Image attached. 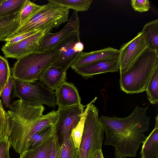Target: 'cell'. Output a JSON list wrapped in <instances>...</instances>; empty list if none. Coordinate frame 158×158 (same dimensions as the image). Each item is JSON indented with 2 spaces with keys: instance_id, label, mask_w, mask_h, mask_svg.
I'll list each match as a JSON object with an SVG mask.
<instances>
[{
  "instance_id": "23",
  "label": "cell",
  "mask_w": 158,
  "mask_h": 158,
  "mask_svg": "<svg viewBox=\"0 0 158 158\" xmlns=\"http://www.w3.org/2000/svg\"><path fill=\"white\" fill-rule=\"evenodd\" d=\"M54 125L48 126L34 134L29 141L27 150L35 148L52 136L54 133Z\"/></svg>"
},
{
  "instance_id": "15",
  "label": "cell",
  "mask_w": 158,
  "mask_h": 158,
  "mask_svg": "<svg viewBox=\"0 0 158 158\" xmlns=\"http://www.w3.org/2000/svg\"><path fill=\"white\" fill-rule=\"evenodd\" d=\"M119 50L108 47L89 52H82L70 67L73 69L101 60L119 57Z\"/></svg>"
},
{
  "instance_id": "30",
  "label": "cell",
  "mask_w": 158,
  "mask_h": 158,
  "mask_svg": "<svg viewBox=\"0 0 158 158\" xmlns=\"http://www.w3.org/2000/svg\"><path fill=\"white\" fill-rule=\"evenodd\" d=\"M11 74L7 60L0 55V86L3 89Z\"/></svg>"
},
{
  "instance_id": "11",
  "label": "cell",
  "mask_w": 158,
  "mask_h": 158,
  "mask_svg": "<svg viewBox=\"0 0 158 158\" xmlns=\"http://www.w3.org/2000/svg\"><path fill=\"white\" fill-rule=\"evenodd\" d=\"M52 30L39 31L14 44H5L1 50L6 57L18 60L29 53L37 51L44 35Z\"/></svg>"
},
{
  "instance_id": "37",
  "label": "cell",
  "mask_w": 158,
  "mask_h": 158,
  "mask_svg": "<svg viewBox=\"0 0 158 158\" xmlns=\"http://www.w3.org/2000/svg\"><path fill=\"white\" fill-rule=\"evenodd\" d=\"M2 90V89L1 88V87L0 86V97L1 95V93Z\"/></svg>"
},
{
  "instance_id": "12",
  "label": "cell",
  "mask_w": 158,
  "mask_h": 158,
  "mask_svg": "<svg viewBox=\"0 0 158 158\" xmlns=\"http://www.w3.org/2000/svg\"><path fill=\"white\" fill-rule=\"evenodd\" d=\"M80 21L78 12L74 11L68 21L59 31L52 33L50 31L44 36L37 51L52 50L59 44L74 33L79 31Z\"/></svg>"
},
{
  "instance_id": "27",
  "label": "cell",
  "mask_w": 158,
  "mask_h": 158,
  "mask_svg": "<svg viewBox=\"0 0 158 158\" xmlns=\"http://www.w3.org/2000/svg\"><path fill=\"white\" fill-rule=\"evenodd\" d=\"M10 117L4 110L0 99V141L8 138L10 130Z\"/></svg>"
},
{
  "instance_id": "34",
  "label": "cell",
  "mask_w": 158,
  "mask_h": 158,
  "mask_svg": "<svg viewBox=\"0 0 158 158\" xmlns=\"http://www.w3.org/2000/svg\"><path fill=\"white\" fill-rule=\"evenodd\" d=\"M57 137L54 142L53 148L49 158H60L61 148L58 141Z\"/></svg>"
},
{
  "instance_id": "3",
  "label": "cell",
  "mask_w": 158,
  "mask_h": 158,
  "mask_svg": "<svg viewBox=\"0 0 158 158\" xmlns=\"http://www.w3.org/2000/svg\"><path fill=\"white\" fill-rule=\"evenodd\" d=\"M158 67V53L149 48L144 50L124 73L120 74V89L127 94L145 91Z\"/></svg>"
},
{
  "instance_id": "18",
  "label": "cell",
  "mask_w": 158,
  "mask_h": 158,
  "mask_svg": "<svg viewBox=\"0 0 158 158\" xmlns=\"http://www.w3.org/2000/svg\"><path fill=\"white\" fill-rule=\"evenodd\" d=\"M140 152L141 158H158V115L155 127L143 142Z\"/></svg>"
},
{
  "instance_id": "32",
  "label": "cell",
  "mask_w": 158,
  "mask_h": 158,
  "mask_svg": "<svg viewBox=\"0 0 158 158\" xmlns=\"http://www.w3.org/2000/svg\"><path fill=\"white\" fill-rule=\"evenodd\" d=\"M10 147L8 138L0 141V158H10L9 152Z\"/></svg>"
},
{
  "instance_id": "33",
  "label": "cell",
  "mask_w": 158,
  "mask_h": 158,
  "mask_svg": "<svg viewBox=\"0 0 158 158\" xmlns=\"http://www.w3.org/2000/svg\"><path fill=\"white\" fill-rule=\"evenodd\" d=\"M38 31H31L14 36L6 41L5 44L8 45L16 43L35 34Z\"/></svg>"
},
{
  "instance_id": "13",
  "label": "cell",
  "mask_w": 158,
  "mask_h": 158,
  "mask_svg": "<svg viewBox=\"0 0 158 158\" xmlns=\"http://www.w3.org/2000/svg\"><path fill=\"white\" fill-rule=\"evenodd\" d=\"M119 57L101 60L76 68L73 70L85 79L91 78L96 74L118 72Z\"/></svg>"
},
{
  "instance_id": "6",
  "label": "cell",
  "mask_w": 158,
  "mask_h": 158,
  "mask_svg": "<svg viewBox=\"0 0 158 158\" xmlns=\"http://www.w3.org/2000/svg\"><path fill=\"white\" fill-rule=\"evenodd\" d=\"M91 103L85 120L84 130L79 148L80 158H91L93 153L102 149L104 129L98 116V110Z\"/></svg>"
},
{
  "instance_id": "10",
  "label": "cell",
  "mask_w": 158,
  "mask_h": 158,
  "mask_svg": "<svg viewBox=\"0 0 158 158\" xmlns=\"http://www.w3.org/2000/svg\"><path fill=\"white\" fill-rule=\"evenodd\" d=\"M149 46L147 39L141 31L131 40L123 44L119 50L120 74L125 73Z\"/></svg>"
},
{
  "instance_id": "31",
  "label": "cell",
  "mask_w": 158,
  "mask_h": 158,
  "mask_svg": "<svg viewBox=\"0 0 158 158\" xmlns=\"http://www.w3.org/2000/svg\"><path fill=\"white\" fill-rule=\"evenodd\" d=\"M131 4L135 11L143 12L148 10L150 8V3L148 0H132Z\"/></svg>"
},
{
  "instance_id": "5",
  "label": "cell",
  "mask_w": 158,
  "mask_h": 158,
  "mask_svg": "<svg viewBox=\"0 0 158 158\" xmlns=\"http://www.w3.org/2000/svg\"><path fill=\"white\" fill-rule=\"evenodd\" d=\"M69 11L68 9L54 4L44 5L39 12L19 28L13 37L33 31L58 28L68 21Z\"/></svg>"
},
{
  "instance_id": "14",
  "label": "cell",
  "mask_w": 158,
  "mask_h": 158,
  "mask_svg": "<svg viewBox=\"0 0 158 158\" xmlns=\"http://www.w3.org/2000/svg\"><path fill=\"white\" fill-rule=\"evenodd\" d=\"M57 105L58 108H62L78 105L81 108L83 106L78 90L73 84L64 81L55 92Z\"/></svg>"
},
{
  "instance_id": "29",
  "label": "cell",
  "mask_w": 158,
  "mask_h": 158,
  "mask_svg": "<svg viewBox=\"0 0 158 158\" xmlns=\"http://www.w3.org/2000/svg\"><path fill=\"white\" fill-rule=\"evenodd\" d=\"M14 79L11 74L8 81L2 89L0 97L2 104L6 108H9L11 105V95L14 86Z\"/></svg>"
},
{
  "instance_id": "20",
  "label": "cell",
  "mask_w": 158,
  "mask_h": 158,
  "mask_svg": "<svg viewBox=\"0 0 158 158\" xmlns=\"http://www.w3.org/2000/svg\"><path fill=\"white\" fill-rule=\"evenodd\" d=\"M149 43L148 48L158 53V19H154L144 25L141 31Z\"/></svg>"
},
{
  "instance_id": "24",
  "label": "cell",
  "mask_w": 158,
  "mask_h": 158,
  "mask_svg": "<svg viewBox=\"0 0 158 158\" xmlns=\"http://www.w3.org/2000/svg\"><path fill=\"white\" fill-rule=\"evenodd\" d=\"M43 6V5H38L30 0H26L19 15L21 26L39 12Z\"/></svg>"
},
{
  "instance_id": "9",
  "label": "cell",
  "mask_w": 158,
  "mask_h": 158,
  "mask_svg": "<svg viewBox=\"0 0 158 158\" xmlns=\"http://www.w3.org/2000/svg\"><path fill=\"white\" fill-rule=\"evenodd\" d=\"M84 110V108L78 105L58 108L54 134L60 146L64 138L71 135L72 130L80 121Z\"/></svg>"
},
{
  "instance_id": "2",
  "label": "cell",
  "mask_w": 158,
  "mask_h": 158,
  "mask_svg": "<svg viewBox=\"0 0 158 158\" xmlns=\"http://www.w3.org/2000/svg\"><path fill=\"white\" fill-rule=\"evenodd\" d=\"M8 110L10 119L8 139L11 143L20 145L28 141L31 129L42 117L44 106L39 103L18 99L11 104Z\"/></svg>"
},
{
  "instance_id": "8",
  "label": "cell",
  "mask_w": 158,
  "mask_h": 158,
  "mask_svg": "<svg viewBox=\"0 0 158 158\" xmlns=\"http://www.w3.org/2000/svg\"><path fill=\"white\" fill-rule=\"evenodd\" d=\"M80 31L72 35L54 48L59 55L51 66L66 72L83 52V44L80 40Z\"/></svg>"
},
{
  "instance_id": "22",
  "label": "cell",
  "mask_w": 158,
  "mask_h": 158,
  "mask_svg": "<svg viewBox=\"0 0 158 158\" xmlns=\"http://www.w3.org/2000/svg\"><path fill=\"white\" fill-rule=\"evenodd\" d=\"M26 0H2L0 4V17L12 15L20 12Z\"/></svg>"
},
{
  "instance_id": "36",
  "label": "cell",
  "mask_w": 158,
  "mask_h": 158,
  "mask_svg": "<svg viewBox=\"0 0 158 158\" xmlns=\"http://www.w3.org/2000/svg\"><path fill=\"white\" fill-rule=\"evenodd\" d=\"M74 158H80V155L78 148H77L76 149V154Z\"/></svg>"
},
{
  "instance_id": "7",
  "label": "cell",
  "mask_w": 158,
  "mask_h": 158,
  "mask_svg": "<svg viewBox=\"0 0 158 158\" xmlns=\"http://www.w3.org/2000/svg\"><path fill=\"white\" fill-rule=\"evenodd\" d=\"M44 85L40 81L31 83L14 79L12 98L55 108L57 105L55 92Z\"/></svg>"
},
{
  "instance_id": "28",
  "label": "cell",
  "mask_w": 158,
  "mask_h": 158,
  "mask_svg": "<svg viewBox=\"0 0 158 158\" xmlns=\"http://www.w3.org/2000/svg\"><path fill=\"white\" fill-rule=\"evenodd\" d=\"M61 146L60 158H74L77 148L75 147L71 135L63 139Z\"/></svg>"
},
{
  "instance_id": "19",
  "label": "cell",
  "mask_w": 158,
  "mask_h": 158,
  "mask_svg": "<svg viewBox=\"0 0 158 158\" xmlns=\"http://www.w3.org/2000/svg\"><path fill=\"white\" fill-rule=\"evenodd\" d=\"M57 138L54 134L36 147L28 150L20 155L19 158H49L53 148L54 142Z\"/></svg>"
},
{
  "instance_id": "21",
  "label": "cell",
  "mask_w": 158,
  "mask_h": 158,
  "mask_svg": "<svg viewBox=\"0 0 158 158\" xmlns=\"http://www.w3.org/2000/svg\"><path fill=\"white\" fill-rule=\"evenodd\" d=\"M92 0H48L49 3L71 9L77 12L88 10Z\"/></svg>"
},
{
  "instance_id": "25",
  "label": "cell",
  "mask_w": 158,
  "mask_h": 158,
  "mask_svg": "<svg viewBox=\"0 0 158 158\" xmlns=\"http://www.w3.org/2000/svg\"><path fill=\"white\" fill-rule=\"evenodd\" d=\"M97 99V98L95 97L86 106V107L81 115L80 121L72 130L71 136L76 148H79L80 147L84 130L85 120L89 107L91 103H94Z\"/></svg>"
},
{
  "instance_id": "16",
  "label": "cell",
  "mask_w": 158,
  "mask_h": 158,
  "mask_svg": "<svg viewBox=\"0 0 158 158\" xmlns=\"http://www.w3.org/2000/svg\"><path fill=\"white\" fill-rule=\"evenodd\" d=\"M66 76V72L51 65L43 70L38 80L48 88L53 91L56 90L65 81Z\"/></svg>"
},
{
  "instance_id": "35",
  "label": "cell",
  "mask_w": 158,
  "mask_h": 158,
  "mask_svg": "<svg viewBox=\"0 0 158 158\" xmlns=\"http://www.w3.org/2000/svg\"><path fill=\"white\" fill-rule=\"evenodd\" d=\"M91 158H104L102 149H98L94 152L92 155Z\"/></svg>"
},
{
  "instance_id": "4",
  "label": "cell",
  "mask_w": 158,
  "mask_h": 158,
  "mask_svg": "<svg viewBox=\"0 0 158 158\" xmlns=\"http://www.w3.org/2000/svg\"><path fill=\"white\" fill-rule=\"evenodd\" d=\"M59 53L55 49L29 53L15 63L11 71L12 76L15 80L34 82L39 80L43 70L51 65Z\"/></svg>"
},
{
  "instance_id": "38",
  "label": "cell",
  "mask_w": 158,
  "mask_h": 158,
  "mask_svg": "<svg viewBox=\"0 0 158 158\" xmlns=\"http://www.w3.org/2000/svg\"><path fill=\"white\" fill-rule=\"evenodd\" d=\"M2 0H0V4H1V3L2 2Z\"/></svg>"
},
{
  "instance_id": "26",
  "label": "cell",
  "mask_w": 158,
  "mask_h": 158,
  "mask_svg": "<svg viewBox=\"0 0 158 158\" xmlns=\"http://www.w3.org/2000/svg\"><path fill=\"white\" fill-rule=\"evenodd\" d=\"M145 91L148 98L152 104H157L158 102V67L152 74Z\"/></svg>"
},
{
  "instance_id": "1",
  "label": "cell",
  "mask_w": 158,
  "mask_h": 158,
  "mask_svg": "<svg viewBox=\"0 0 158 158\" xmlns=\"http://www.w3.org/2000/svg\"><path fill=\"white\" fill-rule=\"evenodd\" d=\"M147 109L137 106L129 116L123 118L104 115L100 118L106 135L104 145L114 147L115 158L136 156L149 129L150 118L146 114Z\"/></svg>"
},
{
  "instance_id": "17",
  "label": "cell",
  "mask_w": 158,
  "mask_h": 158,
  "mask_svg": "<svg viewBox=\"0 0 158 158\" xmlns=\"http://www.w3.org/2000/svg\"><path fill=\"white\" fill-rule=\"evenodd\" d=\"M20 12L12 15L0 17V41H6L12 38L21 26Z\"/></svg>"
}]
</instances>
